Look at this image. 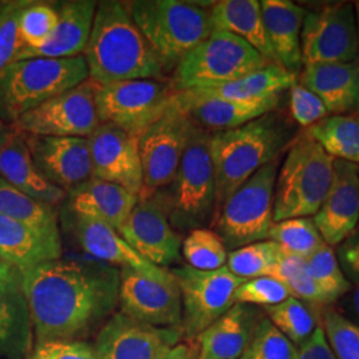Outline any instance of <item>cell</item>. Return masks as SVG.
<instances>
[{
    "instance_id": "1",
    "label": "cell",
    "mask_w": 359,
    "mask_h": 359,
    "mask_svg": "<svg viewBox=\"0 0 359 359\" xmlns=\"http://www.w3.org/2000/svg\"><path fill=\"white\" fill-rule=\"evenodd\" d=\"M35 344L79 339L118 305L120 270L95 258H57L20 273Z\"/></svg>"
},
{
    "instance_id": "2",
    "label": "cell",
    "mask_w": 359,
    "mask_h": 359,
    "mask_svg": "<svg viewBox=\"0 0 359 359\" xmlns=\"http://www.w3.org/2000/svg\"><path fill=\"white\" fill-rule=\"evenodd\" d=\"M83 57L90 80L100 86L144 79L164 80L165 67L135 25L128 6L121 1L97 3Z\"/></svg>"
},
{
    "instance_id": "3",
    "label": "cell",
    "mask_w": 359,
    "mask_h": 359,
    "mask_svg": "<svg viewBox=\"0 0 359 359\" xmlns=\"http://www.w3.org/2000/svg\"><path fill=\"white\" fill-rule=\"evenodd\" d=\"M292 140L289 124L274 111L238 128L210 133L209 152L216 177L215 216L231 193L278 158Z\"/></svg>"
},
{
    "instance_id": "4",
    "label": "cell",
    "mask_w": 359,
    "mask_h": 359,
    "mask_svg": "<svg viewBox=\"0 0 359 359\" xmlns=\"http://www.w3.org/2000/svg\"><path fill=\"white\" fill-rule=\"evenodd\" d=\"M210 132L194 127L173 181L156 194L176 231H192L213 222L216 177L209 152Z\"/></svg>"
},
{
    "instance_id": "5",
    "label": "cell",
    "mask_w": 359,
    "mask_h": 359,
    "mask_svg": "<svg viewBox=\"0 0 359 359\" xmlns=\"http://www.w3.org/2000/svg\"><path fill=\"white\" fill-rule=\"evenodd\" d=\"M90 79L83 56L19 60L0 71V123L18 118Z\"/></svg>"
},
{
    "instance_id": "6",
    "label": "cell",
    "mask_w": 359,
    "mask_h": 359,
    "mask_svg": "<svg viewBox=\"0 0 359 359\" xmlns=\"http://www.w3.org/2000/svg\"><path fill=\"white\" fill-rule=\"evenodd\" d=\"M135 25L165 68L180 62L215 31L209 11L179 0H135L128 3Z\"/></svg>"
},
{
    "instance_id": "7",
    "label": "cell",
    "mask_w": 359,
    "mask_h": 359,
    "mask_svg": "<svg viewBox=\"0 0 359 359\" xmlns=\"http://www.w3.org/2000/svg\"><path fill=\"white\" fill-rule=\"evenodd\" d=\"M335 158L308 135L290 144L274 187V222L314 217L333 181Z\"/></svg>"
},
{
    "instance_id": "8",
    "label": "cell",
    "mask_w": 359,
    "mask_h": 359,
    "mask_svg": "<svg viewBox=\"0 0 359 359\" xmlns=\"http://www.w3.org/2000/svg\"><path fill=\"white\" fill-rule=\"evenodd\" d=\"M280 157L273 160L231 193L212 225L229 252L266 241L274 224V187Z\"/></svg>"
},
{
    "instance_id": "9",
    "label": "cell",
    "mask_w": 359,
    "mask_h": 359,
    "mask_svg": "<svg viewBox=\"0 0 359 359\" xmlns=\"http://www.w3.org/2000/svg\"><path fill=\"white\" fill-rule=\"evenodd\" d=\"M269 65L243 39L213 31L176 65L169 83L176 92L210 88Z\"/></svg>"
},
{
    "instance_id": "10",
    "label": "cell",
    "mask_w": 359,
    "mask_h": 359,
    "mask_svg": "<svg viewBox=\"0 0 359 359\" xmlns=\"http://www.w3.org/2000/svg\"><path fill=\"white\" fill-rule=\"evenodd\" d=\"M179 285L182 305L181 329L187 339L197 337L236 305L234 294L245 280L225 266L197 270L188 265L170 270Z\"/></svg>"
},
{
    "instance_id": "11",
    "label": "cell",
    "mask_w": 359,
    "mask_h": 359,
    "mask_svg": "<svg viewBox=\"0 0 359 359\" xmlns=\"http://www.w3.org/2000/svg\"><path fill=\"white\" fill-rule=\"evenodd\" d=\"M176 90L169 81L144 79L102 86L96 95L102 124H112L140 137L173 103Z\"/></svg>"
},
{
    "instance_id": "12",
    "label": "cell",
    "mask_w": 359,
    "mask_h": 359,
    "mask_svg": "<svg viewBox=\"0 0 359 359\" xmlns=\"http://www.w3.org/2000/svg\"><path fill=\"white\" fill-rule=\"evenodd\" d=\"M194 127L192 120L173 100L164 115L142 132L139 137L142 168L139 200L154 196L173 181Z\"/></svg>"
},
{
    "instance_id": "13",
    "label": "cell",
    "mask_w": 359,
    "mask_h": 359,
    "mask_svg": "<svg viewBox=\"0 0 359 359\" xmlns=\"http://www.w3.org/2000/svg\"><path fill=\"white\" fill-rule=\"evenodd\" d=\"M100 87L87 79L18 118L13 130L34 136L88 139L102 124L96 104Z\"/></svg>"
},
{
    "instance_id": "14",
    "label": "cell",
    "mask_w": 359,
    "mask_h": 359,
    "mask_svg": "<svg viewBox=\"0 0 359 359\" xmlns=\"http://www.w3.org/2000/svg\"><path fill=\"white\" fill-rule=\"evenodd\" d=\"M302 65L351 63L358 59L353 3H335L308 11L301 32Z\"/></svg>"
},
{
    "instance_id": "15",
    "label": "cell",
    "mask_w": 359,
    "mask_h": 359,
    "mask_svg": "<svg viewBox=\"0 0 359 359\" xmlns=\"http://www.w3.org/2000/svg\"><path fill=\"white\" fill-rule=\"evenodd\" d=\"M118 306L120 313L135 321L156 327L181 329L182 305L175 277L168 281L154 280L140 271L121 268Z\"/></svg>"
},
{
    "instance_id": "16",
    "label": "cell",
    "mask_w": 359,
    "mask_h": 359,
    "mask_svg": "<svg viewBox=\"0 0 359 359\" xmlns=\"http://www.w3.org/2000/svg\"><path fill=\"white\" fill-rule=\"evenodd\" d=\"M118 234L137 255L158 268L180 259L181 237L172 228L167 209L156 193L137 201Z\"/></svg>"
},
{
    "instance_id": "17",
    "label": "cell",
    "mask_w": 359,
    "mask_h": 359,
    "mask_svg": "<svg viewBox=\"0 0 359 359\" xmlns=\"http://www.w3.org/2000/svg\"><path fill=\"white\" fill-rule=\"evenodd\" d=\"M88 142L92 177L123 187L139 197L142 191L139 136L112 124H100Z\"/></svg>"
},
{
    "instance_id": "18",
    "label": "cell",
    "mask_w": 359,
    "mask_h": 359,
    "mask_svg": "<svg viewBox=\"0 0 359 359\" xmlns=\"http://www.w3.org/2000/svg\"><path fill=\"white\" fill-rule=\"evenodd\" d=\"M181 337V329L156 327L117 313L104 323L93 347L97 359H157Z\"/></svg>"
},
{
    "instance_id": "19",
    "label": "cell",
    "mask_w": 359,
    "mask_h": 359,
    "mask_svg": "<svg viewBox=\"0 0 359 359\" xmlns=\"http://www.w3.org/2000/svg\"><path fill=\"white\" fill-rule=\"evenodd\" d=\"M20 135L40 172L65 193L92 177L88 139Z\"/></svg>"
},
{
    "instance_id": "20",
    "label": "cell",
    "mask_w": 359,
    "mask_h": 359,
    "mask_svg": "<svg viewBox=\"0 0 359 359\" xmlns=\"http://www.w3.org/2000/svg\"><path fill=\"white\" fill-rule=\"evenodd\" d=\"M65 225H68L80 248L88 256L109 265L140 271L144 276L168 281L173 278L170 270L152 265L137 255L114 228L96 218L75 215L65 210Z\"/></svg>"
},
{
    "instance_id": "21",
    "label": "cell",
    "mask_w": 359,
    "mask_h": 359,
    "mask_svg": "<svg viewBox=\"0 0 359 359\" xmlns=\"http://www.w3.org/2000/svg\"><path fill=\"white\" fill-rule=\"evenodd\" d=\"M325 244L338 246L359 225V167L335 160L333 181L321 208L313 217Z\"/></svg>"
},
{
    "instance_id": "22",
    "label": "cell",
    "mask_w": 359,
    "mask_h": 359,
    "mask_svg": "<svg viewBox=\"0 0 359 359\" xmlns=\"http://www.w3.org/2000/svg\"><path fill=\"white\" fill-rule=\"evenodd\" d=\"M175 100L196 127L213 133L218 130L238 128L269 114L278 107L281 97L248 103L206 96L193 90H184L176 93Z\"/></svg>"
},
{
    "instance_id": "23",
    "label": "cell",
    "mask_w": 359,
    "mask_h": 359,
    "mask_svg": "<svg viewBox=\"0 0 359 359\" xmlns=\"http://www.w3.org/2000/svg\"><path fill=\"white\" fill-rule=\"evenodd\" d=\"M97 1L93 0H65L57 1V26L46 46L35 51H22L16 62L47 57L68 59L83 53L90 40Z\"/></svg>"
},
{
    "instance_id": "24",
    "label": "cell",
    "mask_w": 359,
    "mask_h": 359,
    "mask_svg": "<svg viewBox=\"0 0 359 359\" xmlns=\"http://www.w3.org/2000/svg\"><path fill=\"white\" fill-rule=\"evenodd\" d=\"M298 84L317 95L330 116L359 111L358 59L351 63L306 65Z\"/></svg>"
},
{
    "instance_id": "25",
    "label": "cell",
    "mask_w": 359,
    "mask_h": 359,
    "mask_svg": "<svg viewBox=\"0 0 359 359\" xmlns=\"http://www.w3.org/2000/svg\"><path fill=\"white\" fill-rule=\"evenodd\" d=\"M0 177L18 191L52 208L63 205L67 198V193L40 172L23 136L13 129L0 151Z\"/></svg>"
},
{
    "instance_id": "26",
    "label": "cell",
    "mask_w": 359,
    "mask_h": 359,
    "mask_svg": "<svg viewBox=\"0 0 359 359\" xmlns=\"http://www.w3.org/2000/svg\"><path fill=\"white\" fill-rule=\"evenodd\" d=\"M264 314L249 305L236 304L196 339L197 359H240Z\"/></svg>"
},
{
    "instance_id": "27",
    "label": "cell",
    "mask_w": 359,
    "mask_h": 359,
    "mask_svg": "<svg viewBox=\"0 0 359 359\" xmlns=\"http://www.w3.org/2000/svg\"><path fill=\"white\" fill-rule=\"evenodd\" d=\"M137 201L139 197L123 187L90 177L67 193L63 208L75 215L100 219L120 231Z\"/></svg>"
},
{
    "instance_id": "28",
    "label": "cell",
    "mask_w": 359,
    "mask_h": 359,
    "mask_svg": "<svg viewBox=\"0 0 359 359\" xmlns=\"http://www.w3.org/2000/svg\"><path fill=\"white\" fill-rule=\"evenodd\" d=\"M259 3L266 38L277 65L297 74L304 68L301 32L308 10L290 0H262Z\"/></svg>"
},
{
    "instance_id": "29",
    "label": "cell",
    "mask_w": 359,
    "mask_h": 359,
    "mask_svg": "<svg viewBox=\"0 0 359 359\" xmlns=\"http://www.w3.org/2000/svg\"><path fill=\"white\" fill-rule=\"evenodd\" d=\"M209 15L215 31H224L243 39L268 62L277 65L266 38L261 3L258 0L216 1Z\"/></svg>"
},
{
    "instance_id": "30",
    "label": "cell",
    "mask_w": 359,
    "mask_h": 359,
    "mask_svg": "<svg viewBox=\"0 0 359 359\" xmlns=\"http://www.w3.org/2000/svg\"><path fill=\"white\" fill-rule=\"evenodd\" d=\"M62 243H55L26 225L0 215V259L23 273L62 257Z\"/></svg>"
},
{
    "instance_id": "31",
    "label": "cell",
    "mask_w": 359,
    "mask_h": 359,
    "mask_svg": "<svg viewBox=\"0 0 359 359\" xmlns=\"http://www.w3.org/2000/svg\"><path fill=\"white\" fill-rule=\"evenodd\" d=\"M20 283L0 290L1 359H27L32 347L34 325Z\"/></svg>"
},
{
    "instance_id": "32",
    "label": "cell",
    "mask_w": 359,
    "mask_h": 359,
    "mask_svg": "<svg viewBox=\"0 0 359 359\" xmlns=\"http://www.w3.org/2000/svg\"><path fill=\"white\" fill-rule=\"evenodd\" d=\"M297 81V74L285 69L281 65H269L238 77L231 83L191 90L226 100L257 103L281 97L283 92L290 90Z\"/></svg>"
},
{
    "instance_id": "33",
    "label": "cell",
    "mask_w": 359,
    "mask_h": 359,
    "mask_svg": "<svg viewBox=\"0 0 359 359\" xmlns=\"http://www.w3.org/2000/svg\"><path fill=\"white\" fill-rule=\"evenodd\" d=\"M0 215L15 219L40 236L62 243L56 208L27 196L0 177Z\"/></svg>"
},
{
    "instance_id": "34",
    "label": "cell",
    "mask_w": 359,
    "mask_h": 359,
    "mask_svg": "<svg viewBox=\"0 0 359 359\" xmlns=\"http://www.w3.org/2000/svg\"><path fill=\"white\" fill-rule=\"evenodd\" d=\"M334 157L359 167V116H327L305 132Z\"/></svg>"
},
{
    "instance_id": "35",
    "label": "cell",
    "mask_w": 359,
    "mask_h": 359,
    "mask_svg": "<svg viewBox=\"0 0 359 359\" xmlns=\"http://www.w3.org/2000/svg\"><path fill=\"white\" fill-rule=\"evenodd\" d=\"M265 316L297 348L320 326L310 306L293 297L276 306L265 308Z\"/></svg>"
},
{
    "instance_id": "36",
    "label": "cell",
    "mask_w": 359,
    "mask_h": 359,
    "mask_svg": "<svg viewBox=\"0 0 359 359\" xmlns=\"http://www.w3.org/2000/svg\"><path fill=\"white\" fill-rule=\"evenodd\" d=\"M268 240L280 245L283 252L305 259L325 244L313 217L290 218L274 222Z\"/></svg>"
},
{
    "instance_id": "37",
    "label": "cell",
    "mask_w": 359,
    "mask_h": 359,
    "mask_svg": "<svg viewBox=\"0 0 359 359\" xmlns=\"http://www.w3.org/2000/svg\"><path fill=\"white\" fill-rule=\"evenodd\" d=\"M273 278L281 281L290 295L311 306H329L325 295L309 273L306 259L281 252L273 269Z\"/></svg>"
},
{
    "instance_id": "38",
    "label": "cell",
    "mask_w": 359,
    "mask_h": 359,
    "mask_svg": "<svg viewBox=\"0 0 359 359\" xmlns=\"http://www.w3.org/2000/svg\"><path fill=\"white\" fill-rule=\"evenodd\" d=\"M281 252V246L270 240L253 243L229 252L226 268L243 280L270 277Z\"/></svg>"
},
{
    "instance_id": "39",
    "label": "cell",
    "mask_w": 359,
    "mask_h": 359,
    "mask_svg": "<svg viewBox=\"0 0 359 359\" xmlns=\"http://www.w3.org/2000/svg\"><path fill=\"white\" fill-rule=\"evenodd\" d=\"M188 266L197 270H217L226 265L229 250L217 233L209 228L189 231L181 245Z\"/></svg>"
},
{
    "instance_id": "40",
    "label": "cell",
    "mask_w": 359,
    "mask_h": 359,
    "mask_svg": "<svg viewBox=\"0 0 359 359\" xmlns=\"http://www.w3.org/2000/svg\"><path fill=\"white\" fill-rule=\"evenodd\" d=\"M309 273L325 295L327 304H333L345 297L351 289L346 276L341 269L335 250L327 244L322 245L311 256L306 258Z\"/></svg>"
},
{
    "instance_id": "41",
    "label": "cell",
    "mask_w": 359,
    "mask_h": 359,
    "mask_svg": "<svg viewBox=\"0 0 359 359\" xmlns=\"http://www.w3.org/2000/svg\"><path fill=\"white\" fill-rule=\"evenodd\" d=\"M326 341L337 359H359V325L333 309H323L318 316Z\"/></svg>"
},
{
    "instance_id": "42",
    "label": "cell",
    "mask_w": 359,
    "mask_h": 359,
    "mask_svg": "<svg viewBox=\"0 0 359 359\" xmlns=\"http://www.w3.org/2000/svg\"><path fill=\"white\" fill-rule=\"evenodd\" d=\"M57 26V13L48 3L29 1L20 16L23 51H35L48 43Z\"/></svg>"
},
{
    "instance_id": "43",
    "label": "cell",
    "mask_w": 359,
    "mask_h": 359,
    "mask_svg": "<svg viewBox=\"0 0 359 359\" xmlns=\"http://www.w3.org/2000/svg\"><path fill=\"white\" fill-rule=\"evenodd\" d=\"M297 347L264 316L240 359H297Z\"/></svg>"
},
{
    "instance_id": "44",
    "label": "cell",
    "mask_w": 359,
    "mask_h": 359,
    "mask_svg": "<svg viewBox=\"0 0 359 359\" xmlns=\"http://www.w3.org/2000/svg\"><path fill=\"white\" fill-rule=\"evenodd\" d=\"M29 1H3L0 7V71L16 62L25 44L20 16Z\"/></svg>"
},
{
    "instance_id": "45",
    "label": "cell",
    "mask_w": 359,
    "mask_h": 359,
    "mask_svg": "<svg viewBox=\"0 0 359 359\" xmlns=\"http://www.w3.org/2000/svg\"><path fill=\"white\" fill-rule=\"evenodd\" d=\"M290 295L289 289L273 277H258L245 280L234 294V304L249 306L270 308L286 301Z\"/></svg>"
},
{
    "instance_id": "46",
    "label": "cell",
    "mask_w": 359,
    "mask_h": 359,
    "mask_svg": "<svg viewBox=\"0 0 359 359\" xmlns=\"http://www.w3.org/2000/svg\"><path fill=\"white\" fill-rule=\"evenodd\" d=\"M289 107L295 123L306 129L330 116L321 99L298 81L289 90Z\"/></svg>"
},
{
    "instance_id": "47",
    "label": "cell",
    "mask_w": 359,
    "mask_h": 359,
    "mask_svg": "<svg viewBox=\"0 0 359 359\" xmlns=\"http://www.w3.org/2000/svg\"><path fill=\"white\" fill-rule=\"evenodd\" d=\"M27 359H97L95 347L80 339L35 344Z\"/></svg>"
},
{
    "instance_id": "48",
    "label": "cell",
    "mask_w": 359,
    "mask_h": 359,
    "mask_svg": "<svg viewBox=\"0 0 359 359\" xmlns=\"http://www.w3.org/2000/svg\"><path fill=\"white\" fill-rule=\"evenodd\" d=\"M335 255L348 283L359 286V229L338 245Z\"/></svg>"
},
{
    "instance_id": "49",
    "label": "cell",
    "mask_w": 359,
    "mask_h": 359,
    "mask_svg": "<svg viewBox=\"0 0 359 359\" xmlns=\"http://www.w3.org/2000/svg\"><path fill=\"white\" fill-rule=\"evenodd\" d=\"M297 359H337L329 346L323 329L318 326L308 341L297 348Z\"/></svg>"
},
{
    "instance_id": "50",
    "label": "cell",
    "mask_w": 359,
    "mask_h": 359,
    "mask_svg": "<svg viewBox=\"0 0 359 359\" xmlns=\"http://www.w3.org/2000/svg\"><path fill=\"white\" fill-rule=\"evenodd\" d=\"M157 359H197V350L187 342H179L169 347Z\"/></svg>"
},
{
    "instance_id": "51",
    "label": "cell",
    "mask_w": 359,
    "mask_h": 359,
    "mask_svg": "<svg viewBox=\"0 0 359 359\" xmlns=\"http://www.w3.org/2000/svg\"><path fill=\"white\" fill-rule=\"evenodd\" d=\"M348 306L351 313L359 320V286H357L348 298Z\"/></svg>"
},
{
    "instance_id": "52",
    "label": "cell",
    "mask_w": 359,
    "mask_h": 359,
    "mask_svg": "<svg viewBox=\"0 0 359 359\" xmlns=\"http://www.w3.org/2000/svg\"><path fill=\"white\" fill-rule=\"evenodd\" d=\"M18 273H19L18 270L13 269L10 265H7L6 262H3L0 259V278H10V277H13V276L18 274Z\"/></svg>"
},
{
    "instance_id": "53",
    "label": "cell",
    "mask_w": 359,
    "mask_h": 359,
    "mask_svg": "<svg viewBox=\"0 0 359 359\" xmlns=\"http://www.w3.org/2000/svg\"><path fill=\"white\" fill-rule=\"evenodd\" d=\"M19 280H20V273L15 274V276L10 277V278H0V290H3V289H6V287L11 286L13 283L19 281Z\"/></svg>"
},
{
    "instance_id": "54",
    "label": "cell",
    "mask_w": 359,
    "mask_h": 359,
    "mask_svg": "<svg viewBox=\"0 0 359 359\" xmlns=\"http://www.w3.org/2000/svg\"><path fill=\"white\" fill-rule=\"evenodd\" d=\"M10 132H11V130H7V129L1 126V123H0V151H1V148H3V145H4L6 139H7V136H8Z\"/></svg>"
},
{
    "instance_id": "55",
    "label": "cell",
    "mask_w": 359,
    "mask_h": 359,
    "mask_svg": "<svg viewBox=\"0 0 359 359\" xmlns=\"http://www.w3.org/2000/svg\"><path fill=\"white\" fill-rule=\"evenodd\" d=\"M355 11V22H357V35H358V60H359V1L353 3Z\"/></svg>"
},
{
    "instance_id": "56",
    "label": "cell",
    "mask_w": 359,
    "mask_h": 359,
    "mask_svg": "<svg viewBox=\"0 0 359 359\" xmlns=\"http://www.w3.org/2000/svg\"><path fill=\"white\" fill-rule=\"evenodd\" d=\"M1 3H3V1H0V7H1Z\"/></svg>"
},
{
    "instance_id": "57",
    "label": "cell",
    "mask_w": 359,
    "mask_h": 359,
    "mask_svg": "<svg viewBox=\"0 0 359 359\" xmlns=\"http://www.w3.org/2000/svg\"><path fill=\"white\" fill-rule=\"evenodd\" d=\"M358 112H359V111H358ZM358 116H359V114H358Z\"/></svg>"
}]
</instances>
